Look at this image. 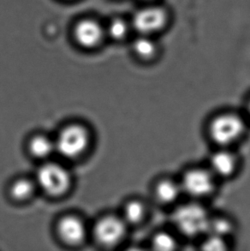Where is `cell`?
Returning <instances> with one entry per match:
<instances>
[{
    "mask_svg": "<svg viewBox=\"0 0 250 251\" xmlns=\"http://www.w3.org/2000/svg\"><path fill=\"white\" fill-rule=\"evenodd\" d=\"M128 24L123 19H115L109 26V34L115 40H124L128 36Z\"/></svg>",
    "mask_w": 250,
    "mask_h": 251,
    "instance_id": "obj_19",
    "label": "cell"
},
{
    "mask_svg": "<svg viewBox=\"0 0 250 251\" xmlns=\"http://www.w3.org/2000/svg\"><path fill=\"white\" fill-rule=\"evenodd\" d=\"M89 134L87 129L80 125H71L64 127L55 140L56 152L66 159H76L88 149Z\"/></svg>",
    "mask_w": 250,
    "mask_h": 251,
    "instance_id": "obj_5",
    "label": "cell"
},
{
    "mask_svg": "<svg viewBox=\"0 0 250 251\" xmlns=\"http://www.w3.org/2000/svg\"><path fill=\"white\" fill-rule=\"evenodd\" d=\"M71 175L66 168L57 163H46L38 170L36 185L51 197L64 195L71 186Z\"/></svg>",
    "mask_w": 250,
    "mask_h": 251,
    "instance_id": "obj_6",
    "label": "cell"
},
{
    "mask_svg": "<svg viewBox=\"0 0 250 251\" xmlns=\"http://www.w3.org/2000/svg\"><path fill=\"white\" fill-rule=\"evenodd\" d=\"M35 186L36 183L32 182L31 180L20 178L12 183L10 188V194L16 200H27L34 195Z\"/></svg>",
    "mask_w": 250,
    "mask_h": 251,
    "instance_id": "obj_17",
    "label": "cell"
},
{
    "mask_svg": "<svg viewBox=\"0 0 250 251\" xmlns=\"http://www.w3.org/2000/svg\"><path fill=\"white\" fill-rule=\"evenodd\" d=\"M217 180L208 167H194L184 171L179 182L184 195L192 200L200 201L214 193Z\"/></svg>",
    "mask_w": 250,
    "mask_h": 251,
    "instance_id": "obj_4",
    "label": "cell"
},
{
    "mask_svg": "<svg viewBox=\"0 0 250 251\" xmlns=\"http://www.w3.org/2000/svg\"><path fill=\"white\" fill-rule=\"evenodd\" d=\"M246 129L243 116L227 111L213 116L207 126V135L218 148H230L243 138Z\"/></svg>",
    "mask_w": 250,
    "mask_h": 251,
    "instance_id": "obj_2",
    "label": "cell"
},
{
    "mask_svg": "<svg viewBox=\"0 0 250 251\" xmlns=\"http://www.w3.org/2000/svg\"><path fill=\"white\" fill-rule=\"evenodd\" d=\"M143 5H149V4H154V3H160V0H140Z\"/></svg>",
    "mask_w": 250,
    "mask_h": 251,
    "instance_id": "obj_20",
    "label": "cell"
},
{
    "mask_svg": "<svg viewBox=\"0 0 250 251\" xmlns=\"http://www.w3.org/2000/svg\"><path fill=\"white\" fill-rule=\"evenodd\" d=\"M201 249L204 251H223L228 250V239L216 235L207 234L203 237Z\"/></svg>",
    "mask_w": 250,
    "mask_h": 251,
    "instance_id": "obj_18",
    "label": "cell"
},
{
    "mask_svg": "<svg viewBox=\"0 0 250 251\" xmlns=\"http://www.w3.org/2000/svg\"><path fill=\"white\" fill-rule=\"evenodd\" d=\"M236 231V225L231 219L224 215H212L207 233L216 235L221 238H230Z\"/></svg>",
    "mask_w": 250,
    "mask_h": 251,
    "instance_id": "obj_14",
    "label": "cell"
},
{
    "mask_svg": "<svg viewBox=\"0 0 250 251\" xmlns=\"http://www.w3.org/2000/svg\"><path fill=\"white\" fill-rule=\"evenodd\" d=\"M246 111H247V115L250 119V98L248 100L247 105H246Z\"/></svg>",
    "mask_w": 250,
    "mask_h": 251,
    "instance_id": "obj_21",
    "label": "cell"
},
{
    "mask_svg": "<svg viewBox=\"0 0 250 251\" xmlns=\"http://www.w3.org/2000/svg\"><path fill=\"white\" fill-rule=\"evenodd\" d=\"M150 245L156 251H174L179 247V240L171 231H159L152 236Z\"/></svg>",
    "mask_w": 250,
    "mask_h": 251,
    "instance_id": "obj_15",
    "label": "cell"
},
{
    "mask_svg": "<svg viewBox=\"0 0 250 251\" xmlns=\"http://www.w3.org/2000/svg\"><path fill=\"white\" fill-rule=\"evenodd\" d=\"M28 149L33 156L39 159H47L56 152L55 141L46 136H36L29 142Z\"/></svg>",
    "mask_w": 250,
    "mask_h": 251,
    "instance_id": "obj_16",
    "label": "cell"
},
{
    "mask_svg": "<svg viewBox=\"0 0 250 251\" xmlns=\"http://www.w3.org/2000/svg\"><path fill=\"white\" fill-rule=\"evenodd\" d=\"M128 226L121 215H106L99 220L94 229L95 238L104 246L119 245L125 238Z\"/></svg>",
    "mask_w": 250,
    "mask_h": 251,
    "instance_id": "obj_7",
    "label": "cell"
},
{
    "mask_svg": "<svg viewBox=\"0 0 250 251\" xmlns=\"http://www.w3.org/2000/svg\"><path fill=\"white\" fill-rule=\"evenodd\" d=\"M133 51L135 56L144 62H152L160 54V46L156 37L140 35L133 43Z\"/></svg>",
    "mask_w": 250,
    "mask_h": 251,
    "instance_id": "obj_12",
    "label": "cell"
},
{
    "mask_svg": "<svg viewBox=\"0 0 250 251\" xmlns=\"http://www.w3.org/2000/svg\"><path fill=\"white\" fill-rule=\"evenodd\" d=\"M58 236L62 241L69 245H78L84 241L87 230L80 218L68 215L62 218L57 227Z\"/></svg>",
    "mask_w": 250,
    "mask_h": 251,
    "instance_id": "obj_10",
    "label": "cell"
},
{
    "mask_svg": "<svg viewBox=\"0 0 250 251\" xmlns=\"http://www.w3.org/2000/svg\"><path fill=\"white\" fill-rule=\"evenodd\" d=\"M152 195L157 203L170 206L176 203L183 192L179 180L165 176L157 180L153 184Z\"/></svg>",
    "mask_w": 250,
    "mask_h": 251,
    "instance_id": "obj_9",
    "label": "cell"
},
{
    "mask_svg": "<svg viewBox=\"0 0 250 251\" xmlns=\"http://www.w3.org/2000/svg\"><path fill=\"white\" fill-rule=\"evenodd\" d=\"M75 36L81 47L95 48L102 41L103 30L95 21H81L75 27Z\"/></svg>",
    "mask_w": 250,
    "mask_h": 251,
    "instance_id": "obj_11",
    "label": "cell"
},
{
    "mask_svg": "<svg viewBox=\"0 0 250 251\" xmlns=\"http://www.w3.org/2000/svg\"><path fill=\"white\" fill-rule=\"evenodd\" d=\"M212 214L199 201L180 204L173 214L176 231L183 238H203L207 232Z\"/></svg>",
    "mask_w": 250,
    "mask_h": 251,
    "instance_id": "obj_1",
    "label": "cell"
},
{
    "mask_svg": "<svg viewBox=\"0 0 250 251\" xmlns=\"http://www.w3.org/2000/svg\"><path fill=\"white\" fill-rule=\"evenodd\" d=\"M170 21V10L159 3L143 5L136 11L131 24L140 35L156 37L169 27Z\"/></svg>",
    "mask_w": 250,
    "mask_h": 251,
    "instance_id": "obj_3",
    "label": "cell"
},
{
    "mask_svg": "<svg viewBox=\"0 0 250 251\" xmlns=\"http://www.w3.org/2000/svg\"><path fill=\"white\" fill-rule=\"evenodd\" d=\"M207 167L217 178H229L238 168V158L230 148H218L210 156Z\"/></svg>",
    "mask_w": 250,
    "mask_h": 251,
    "instance_id": "obj_8",
    "label": "cell"
},
{
    "mask_svg": "<svg viewBox=\"0 0 250 251\" xmlns=\"http://www.w3.org/2000/svg\"><path fill=\"white\" fill-rule=\"evenodd\" d=\"M148 212V207L144 201L133 199L126 202L121 216L128 226H137L145 221Z\"/></svg>",
    "mask_w": 250,
    "mask_h": 251,
    "instance_id": "obj_13",
    "label": "cell"
}]
</instances>
